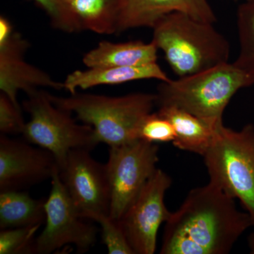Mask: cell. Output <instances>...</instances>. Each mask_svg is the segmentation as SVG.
Returning a JSON list of instances; mask_svg holds the SVG:
<instances>
[{
  "instance_id": "1",
  "label": "cell",
  "mask_w": 254,
  "mask_h": 254,
  "mask_svg": "<svg viewBox=\"0 0 254 254\" xmlns=\"http://www.w3.org/2000/svg\"><path fill=\"white\" fill-rule=\"evenodd\" d=\"M218 186L190 190L165 222L161 254H226L251 227L247 212Z\"/></svg>"
},
{
  "instance_id": "2",
  "label": "cell",
  "mask_w": 254,
  "mask_h": 254,
  "mask_svg": "<svg viewBox=\"0 0 254 254\" xmlns=\"http://www.w3.org/2000/svg\"><path fill=\"white\" fill-rule=\"evenodd\" d=\"M213 23L173 12L159 20L153 42L179 77H185L228 63L230 45Z\"/></svg>"
},
{
  "instance_id": "3",
  "label": "cell",
  "mask_w": 254,
  "mask_h": 254,
  "mask_svg": "<svg viewBox=\"0 0 254 254\" xmlns=\"http://www.w3.org/2000/svg\"><path fill=\"white\" fill-rule=\"evenodd\" d=\"M254 77L235 64L215 67L159 85L156 105L185 110L213 128L223 125L222 117L232 97L242 88L252 86Z\"/></svg>"
},
{
  "instance_id": "4",
  "label": "cell",
  "mask_w": 254,
  "mask_h": 254,
  "mask_svg": "<svg viewBox=\"0 0 254 254\" xmlns=\"http://www.w3.org/2000/svg\"><path fill=\"white\" fill-rule=\"evenodd\" d=\"M49 97L57 106L93 127L98 143L109 147L139 139L140 126L156 105V95L144 93L119 97L77 93L58 97L49 93Z\"/></svg>"
},
{
  "instance_id": "5",
  "label": "cell",
  "mask_w": 254,
  "mask_h": 254,
  "mask_svg": "<svg viewBox=\"0 0 254 254\" xmlns=\"http://www.w3.org/2000/svg\"><path fill=\"white\" fill-rule=\"evenodd\" d=\"M210 182L240 202L254 227V126L235 131L222 125L204 156Z\"/></svg>"
},
{
  "instance_id": "6",
  "label": "cell",
  "mask_w": 254,
  "mask_h": 254,
  "mask_svg": "<svg viewBox=\"0 0 254 254\" xmlns=\"http://www.w3.org/2000/svg\"><path fill=\"white\" fill-rule=\"evenodd\" d=\"M27 95L23 107L30 120L23 136L28 143L54 155L58 168L64 165L71 150H91L99 144L93 127L76 123L73 113L55 105L48 92L38 89Z\"/></svg>"
},
{
  "instance_id": "7",
  "label": "cell",
  "mask_w": 254,
  "mask_h": 254,
  "mask_svg": "<svg viewBox=\"0 0 254 254\" xmlns=\"http://www.w3.org/2000/svg\"><path fill=\"white\" fill-rule=\"evenodd\" d=\"M156 143L136 139L110 147L106 165L110 190L109 215L119 220L156 171Z\"/></svg>"
},
{
  "instance_id": "8",
  "label": "cell",
  "mask_w": 254,
  "mask_h": 254,
  "mask_svg": "<svg viewBox=\"0 0 254 254\" xmlns=\"http://www.w3.org/2000/svg\"><path fill=\"white\" fill-rule=\"evenodd\" d=\"M52 188L46 200V227L36 238L35 254H50L64 246H74L80 253L95 245L98 230L85 221L55 170Z\"/></svg>"
},
{
  "instance_id": "9",
  "label": "cell",
  "mask_w": 254,
  "mask_h": 254,
  "mask_svg": "<svg viewBox=\"0 0 254 254\" xmlns=\"http://www.w3.org/2000/svg\"><path fill=\"white\" fill-rule=\"evenodd\" d=\"M171 185V177L157 169L119 220L135 254L155 253L159 229L172 214L165 203Z\"/></svg>"
},
{
  "instance_id": "10",
  "label": "cell",
  "mask_w": 254,
  "mask_h": 254,
  "mask_svg": "<svg viewBox=\"0 0 254 254\" xmlns=\"http://www.w3.org/2000/svg\"><path fill=\"white\" fill-rule=\"evenodd\" d=\"M91 150L73 149L59 169L64 186L82 216L109 215L110 190L106 165L92 158Z\"/></svg>"
},
{
  "instance_id": "11",
  "label": "cell",
  "mask_w": 254,
  "mask_h": 254,
  "mask_svg": "<svg viewBox=\"0 0 254 254\" xmlns=\"http://www.w3.org/2000/svg\"><path fill=\"white\" fill-rule=\"evenodd\" d=\"M31 144L1 134L0 190H23L51 180L58 168L54 155Z\"/></svg>"
},
{
  "instance_id": "12",
  "label": "cell",
  "mask_w": 254,
  "mask_h": 254,
  "mask_svg": "<svg viewBox=\"0 0 254 254\" xmlns=\"http://www.w3.org/2000/svg\"><path fill=\"white\" fill-rule=\"evenodd\" d=\"M29 46L17 32H13L7 40L0 43V90L18 108H21L17 100L19 91L28 95L41 87L64 89L63 83L26 61L24 55Z\"/></svg>"
},
{
  "instance_id": "13",
  "label": "cell",
  "mask_w": 254,
  "mask_h": 254,
  "mask_svg": "<svg viewBox=\"0 0 254 254\" xmlns=\"http://www.w3.org/2000/svg\"><path fill=\"white\" fill-rule=\"evenodd\" d=\"M173 12L185 13L205 22L217 21L208 0H121L115 34L131 28H153L159 20Z\"/></svg>"
},
{
  "instance_id": "14",
  "label": "cell",
  "mask_w": 254,
  "mask_h": 254,
  "mask_svg": "<svg viewBox=\"0 0 254 254\" xmlns=\"http://www.w3.org/2000/svg\"><path fill=\"white\" fill-rule=\"evenodd\" d=\"M143 79L169 81L170 78L158 63L138 66H111L76 70L68 74L64 82V89L71 95L78 88L86 90L100 85H115Z\"/></svg>"
},
{
  "instance_id": "15",
  "label": "cell",
  "mask_w": 254,
  "mask_h": 254,
  "mask_svg": "<svg viewBox=\"0 0 254 254\" xmlns=\"http://www.w3.org/2000/svg\"><path fill=\"white\" fill-rule=\"evenodd\" d=\"M158 50L153 42L103 41L84 55L83 63L88 68L143 66L157 63Z\"/></svg>"
},
{
  "instance_id": "16",
  "label": "cell",
  "mask_w": 254,
  "mask_h": 254,
  "mask_svg": "<svg viewBox=\"0 0 254 254\" xmlns=\"http://www.w3.org/2000/svg\"><path fill=\"white\" fill-rule=\"evenodd\" d=\"M158 113L173 125L176 134L173 143L176 148L204 156L213 143L217 128L176 107H160Z\"/></svg>"
},
{
  "instance_id": "17",
  "label": "cell",
  "mask_w": 254,
  "mask_h": 254,
  "mask_svg": "<svg viewBox=\"0 0 254 254\" xmlns=\"http://www.w3.org/2000/svg\"><path fill=\"white\" fill-rule=\"evenodd\" d=\"M46 200L23 190H0V230L41 225L46 221Z\"/></svg>"
},
{
  "instance_id": "18",
  "label": "cell",
  "mask_w": 254,
  "mask_h": 254,
  "mask_svg": "<svg viewBox=\"0 0 254 254\" xmlns=\"http://www.w3.org/2000/svg\"><path fill=\"white\" fill-rule=\"evenodd\" d=\"M68 4L81 31L116 33L121 0H71Z\"/></svg>"
},
{
  "instance_id": "19",
  "label": "cell",
  "mask_w": 254,
  "mask_h": 254,
  "mask_svg": "<svg viewBox=\"0 0 254 254\" xmlns=\"http://www.w3.org/2000/svg\"><path fill=\"white\" fill-rule=\"evenodd\" d=\"M240 54L234 63L254 77V0L246 1L237 11Z\"/></svg>"
},
{
  "instance_id": "20",
  "label": "cell",
  "mask_w": 254,
  "mask_h": 254,
  "mask_svg": "<svg viewBox=\"0 0 254 254\" xmlns=\"http://www.w3.org/2000/svg\"><path fill=\"white\" fill-rule=\"evenodd\" d=\"M86 219L99 224L102 239L109 254H135L127 240L119 220L110 218L108 214L94 213Z\"/></svg>"
},
{
  "instance_id": "21",
  "label": "cell",
  "mask_w": 254,
  "mask_h": 254,
  "mask_svg": "<svg viewBox=\"0 0 254 254\" xmlns=\"http://www.w3.org/2000/svg\"><path fill=\"white\" fill-rule=\"evenodd\" d=\"M41 226L33 225L1 230L0 254H35V235Z\"/></svg>"
},
{
  "instance_id": "22",
  "label": "cell",
  "mask_w": 254,
  "mask_h": 254,
  "mask_svg": "<svg viewBox=\"0 0 254 254\" xmlns=\"http://www.w3.org/2000/svg\"><path fill=\"white\" fill-rule=\"evenodd\" d=\"M50 17L52 24L60 31L73 33L81 31L69 4L64 0H33Z\"/></svg>"
},
{
  "instance_id": "23",
  "label": "cell",
  "mask_w": 254,
  "mask_h": 254,
  "mask_svg": "<svg viewBox=\"0 0 254 254\" xmlns=\"http://www.w3.org/2000/svg\"><path fill=\"white\" fill-rule=\"evenodd\" d=\"M138 136L139 139L151 143H166L173 142L176 134L168 120L158 113H151L141 123Z\"/></svg>"
},
{
  "instance_id": "24",
  "label": "cell",
  "mask_w": 254,
  "mask_h": 254,
  "mask_svg": "<svg viewBox=\"0 0 254 254\" xmlns=\"http://www.w3.org/2000/svg\"><path fill=\"white\" fill-rule=\"evenodd\" d=\"M26 123L21 108L13 103L4 93H0V132L1 134H23Z\"/></svg>"
},
{
  "instance_id": "25",
  "label": "cell",
  "mask_w": 254,
  "mask_h": 254,
  "mask_svg": "<svg viewBox=\"0 0 254 254\" xmlns=\"http://www.w3.org/2000/svg\"><path fill=\"white\" fill-rule=\"evenodd\" d=\"M13 33L12 26L7 18L0 17V43L7 40Z\"/></svg>"
},
{
  "instance_id": "26",
  "label": "cell",
  "mask_w": 254,
  "mask_h": 254,
  "mask_svg": "<svg viewBox=\"0 0 254 254\" xmlns=\"http://www.w3.org/2000/svg\"><path fill=\"white\" fill-rule=\"evenodd\" d=\"M248 245L250 247V253L254 254V232L251 234L248 238Z\"/></svg>"
},
{
  "instance_id": "27",
  "label": "cell",
  "mask_w": 254,
  "mask_h": 254,
  "mask_svg": "<svg viewBox=\"0 0 254 254\" xmlns=\"http://www.w3.org/2000/svg\"><path fill=\"white\" fill-rule=\"evenodd\" d=\"M65 1H66V2H69L70 1H71V0H64Z\"/></svg>"
},
{
  "instance_id": "28",
  "label": "cell",
  "mask_w": 254,
  "mask_h": 254,
  "mask_svg": "<svg viewBox=\"0 0 254 254\" xmlns=\"http://www.w3.org/2000/svg\"><path fill=\"white\" fill-rule=\"evenodd\" d=\"M246 1H250V0H246Z\"/></svg>"
}]
</instances>
